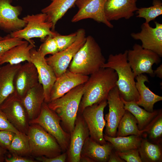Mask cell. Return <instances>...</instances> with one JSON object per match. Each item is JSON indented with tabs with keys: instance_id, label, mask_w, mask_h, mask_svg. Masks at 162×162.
Returning <instances> with one entry per match:
<instances>
[{
	"instance_id": "cell-1",
	"label": "cell",
	"mask_w": 162,
	"mask_h": 162,
	"mask_svg": "<svg viewBox=\"0 0 162 162\" xmlns=\"http://www.w3.org/2000/svg\"><path fill=\"white\" fill-rule=\"evenodd\" d=\"M89 77L79 106L81 114L86 107L107 100L110 91L116 86V72L110 68H101Z\"/></svg>"
},
{
	"instance_id": "cell-2",
	"label": "cell",
	"mask_w": 162,
	"mask_h": 162,
	"mask_svg": "<svg viewBox=\"0 0 162 162\" xmlns=\"http://www.w3.org/2000/svg\"><path fill=\"white\" fill-rule=\"evenodd\" d=\"M128 50L123 53L110 54L101 68H110L116 72V86L120 96L126 101H137L140 95L136 86L135 77L127 60Z\"/></svg>"
},
{
	"instance_id": "cell-3",
	"label": "cell",
	"mask_w": 162,
	"mask_h": 162,
	"mask_svg": "<svg viewBox=\"0 0 162 162\" xmlns=\"http://www.w3.org/2000/svg\"><path fill=\"white\" fill-rule=\"evenodd\" d=\"M105 62L99 45L92 36L89 35L75 55L68 69L74 73L88 76L99 70Z\"/></svg>"
},
{
	"instance_id": "cell-4",
	"label": "cell",
	"mask_w": 162,
	"mask_h": 162,
	"mask_svg": "<svg viewBox=\"0 0 162 162\" xmlns=\"http://www.w3.org/2000/svg\"><path fill=\"white\" fill-rule=\"evenodd\" d=\"M85 90L84 83L73 88L62 97L47 103L60 119L63 128L70 134L72 133L79 106Z\"/></svg>"
},
{
	"instance_id": "cell-5",
	"label": "cell",
	"mask_w": 162,
	"mask_h": 162,
	"mask_svg": "<svg viewBox=\"0 0 162 162\" xmlns=\"http://www.w3.org/2000/svg\"><path fill=\"white\" fill-rule=\"evenodd\" d=\"M27 135L32 157L52 158L62 152L55 138L38 124H30Z\"/></svg>"
},
{
	"instance_id": "cell-6",
	"label": "cell",
	"mask_w": 162,
	"mask_h": 162,
	"mask_svg": "<svg viewBox=\"0 0 162 162\" xmlns=\"http://www.w3.org/2000/svg\"><path fill=\"white\" fill-rule=\"evenodd\" d=\"M22 19L26 25L21 29L10 33L11 37L24 39L34 44V41L31 40L32 38H40L44 41L47 36L54 37L58 34L52 31L53 24L47 21L46 15L44 13L28 15Z\"/></svg>"
},
{
	"instance_id": "cell-7",
	"label": "cell",
	"mask_w": 162,
	"mask_h": 162,
	"mask_svg": "<svg viewBox=\"0 0 162 162\" xmlns=\"http://www.w3.org/2000/svg\"><path fill=\"white\" fill-rule=\"evenodd\" d=\"M60 122V119L56 113L44 102L39 115L35 119L30 121L29 123L37 124L42 127L55 138L62 152H64L68 148L70 135L63 129Z\"/></svg>"
},
{
	"instance_id": "cell-8",
	"label": "cell",
	"mask_w": 162,
	"mask_h": 162,
	"mask_svg": "<svg viewBox=\"0 0 162 162\" xmlns=\"http://www.w3.org/2000/svg\"><path fill=\"white\" fill-rule=\"evenodd\" d=\"M0 110L15 128L27 134L30 125L28 116L21 98L14 91L2 102Z\"/></svg>"
},
{
	"instance_id": "cell-9",
	"label": "cell",
	"mask_w": 162,
	"mask_h": 162,
	"mask_svg": "<svg viewBox=\"0 0 162 162\" xmlns=\"http://www.w3.org/2000/svg\"><path fill=\"white\" fill-rule=\"evenodd\" d=\"M160 57L156 53L143 48L136 44L134 45L132 50H128L127 60L135 77L144 73L154 77L152 67L154 64L160 62Z\"/></svg>"
},
{
	"instance_id": "cell-10",
	"label": "cell",
	"mask_w": 162,
	"mask_h": 162,
	"mask_svg": "<svg viewBox=\"0 0 162 162\" xmlns=\"http://www.w3.org/2000/svg\"><path fill=\"white\" fill-rule=\"evenodd\" d=\"M107 104V100L86 107L81 114L88 127L89 137L101 145L107 143L104 137L103 130L106 122L104 110Z\"/></svg>"
},
{
	"instance_id": "cell-11",
	"label": "cell",
	"mask_w": 162,
	"mask_h": 162,
	"mask_svg": "<svg viewBox=\"0 0 162 162\" xmlns=\"http://www.w3.org/2000/svg\"><path fill=\"white\" fill-rule=\"evenodd\" d=\"M76 32V40L71 46L46 58L47 63L54 71L57 78L67 70L75 55L86 42V37L85 30L80 28Z\"/></svg>"
},
{
	"instance_id": "cell-12",
	"label": "cell",
	"mask_w": 162,
	"mask_h": 162,
	"mask_svg": "<svg viewBox=\"0 0 162 162\" xmlns=\"http://www.w3.org/2000/svg\"><path fill=\"white\" fill-rule=\"evenodd\" d=\"M109 112L105 117V135L116 137L118 127L126 110L116 86L110 92L107 98Z\"/></svg>"
},
{
	"instance_id": "cell-13",
	"label": "cell",
	"mask_w": 162,
	"mask_h": 162,
	"mask_svg": "<svg viewBox=\"0 0 162 162\" xmlns=\"http://www.w3.org/2000/svg\"><path fill=\"white\" fill-rule=\"evenodd\" d=\"M106 1L77 0L75 4L78 10L71 21L74 23L91 19L98 23H102L110 28H113V25L107 19L104 12V7Z\"/></svg>"
},
{
	"instance_id": "cell-14",
	"label": "cell",
	"mask_w": 162,
	"mask_h": 162,
	"mask_svg": "<svg viewBox=\"0 0 162 162\" xmlns=\"http://www.w3.org/2000/svg\"><path fill=\"white\" fill-rule=\"evenodd\" d=\"M34 48L30 51L31 62L36 68L39 82L43 87L44 102L48 103L50 102L51 91L57 77L52 68L47 63L45 56Z\"/></svg>"
},
{
	"instance_id": "cell-15",
	"label": "cell",
	"mask_w": 162,
	"mask_h": 162,
	"mask_svg": "<svg viewBox=\"0 0 162 162\" xmlns=\"http://www.w3.org/2000/svg\"><path fill=\"white\" fill-rule=\"evenodd\" d=\"M155 28L149 23L145 22L141 26V31L138 33H132L131 37L142 42V48L151 50L162 56V24L154 22Z\"/></svg>"
},
{
	"instance_id": "cell-16",
	"label": "cell",
	"mask_w": 162,
	"mask_h": 162,
	"mask_svg": "<svg viewBox=\"0 0 162 162\" xmlns=\"http://www.w3.org/2000/svg\"><path fill=\"white\" fill-rule=\"evenodd\" d=\"M70 137L66 161L80 162L81 153L85 141L89 136V131L81 114H78Z\"/></svg>"
},
{
	"instance_id": "cell-17",
	"label": "cell",
	"mask_w": 162,
	"mask_h": 162,
	"mask_svg": "<svg viewBox=\"0 0 162 162\" xmlns=\"http://www.w3.org/2000/svg\"><path fill=\"white\" fill-rule=\"evenodd\" d=\"M12 0H0V29L10 33L22 29L26 23L19 16L22 8L19 5L14 6Z\"/></svg>"
},
{
	"instance_id": "cell-18",
	"label": "cell",
	"mask_w": 162,
	"mask_h": 162,
	"mask_svg": "<svg viewBox=\"0 0 162 162\" xmlns=\"http://www.w3.org/2000/svg\"><path fill=\"white\" fill-rule=\"evenodd\" d=\"M39 82L36 68L31 62L21 65L14 76V92L21 98L30 89Z\"/></svg>"
},
{
	"instance_id": "cell-19",
	"label": "cell",
	"mask_w": 162,
	"mask_h": 162,
	"mask_svg": "<svg viewBox=\"0 0 162 162\" xmlns=\"http://www.w3.org/2000/svg\"><path fill=\"white\" fill-rule=\"evenodd\" d=\"M89 77L73 73L68 69L57 78L51 91L49 102L62 97L75 87L85 83Z\"/></svg>"
},
{
	"instance_id": "cell-20",
	"label": "cell",
	"mask_w": 162,
	"mask_h": 162,
	"mask_svg": "<svg viewBox=\"0 0 162 162\" xmlns=\"http://www.w3.org/2000/svg\"><path fill=\"white\" fill-rule=\"evenodd\" d=\"M137 0H106L104 7L107 19L110 22L133 16L138 9Z\"/></svg>"
},
{
	"instance_id": "cell-21",
	"label": "cell",
	"mask_w": 162,
	"mask_h": 162,
	"mask_svg": "<svg viewBox=\"0 0 162 162\" xmlns=\"http://www.w3.org/2000/svg\"><path fill=\"white\" fill-rule=\"evenodd\" d=\"M113 149L112 145L109 142L101 145L89 136L82 148L80 162H107Z\"/></svg>"
},
{
	"instance_id": "cell-22",
	"label": "cell",
	"mask_w": 162,
	"mask_h": 162,
	"mask_svg": "<svg viewBox=\"0 0 162 162\" xmlns=\"http://www.w3.org/2000/svg\"><path fill=\"white\" fill-rule=\"evenodd\" d=\"M22 100L29 122L36 118L39 114L42 104L44 102L42 85L38 82L27 92Z\"/></svg>"
},
{
	"instance_id": "cell-23",
	"label": "cell",
	"mask_w": 162,
	"mask_h": 162,
	"mask_svg": "<svg viewBox=\"0 0 162 162\" xmlns=\"http://www.w3.org/2000/svg\"><path fill=\"white\" fill-rule=\"evenodd\" d=\"M136 86L140 95L139 100L136 102L139 106L149 112L154 110V106L156 103L162 100V97L153 92L145 84L149 82L148 77L142 74L135 77Z\"/></svg>"
},
{
	"instance_id": "cell-24",
	"label": "cell",
	"mask_w": 162,
	"mask_h": 162,
	"mask_svg": "<svg viewBox=\"0 0 162 162\" xmlns=\"http://www.w3.org/2000/svg\"><path fill=\"white\" fill-rule=\"evenodd\" d=\"M35 47L34 44L26 40L22 44L12 47L0 57V65L5 63L16 65L24 61L31 62L30 51Z\"/></svg>"
},
{
	"instance_id": "cell-25",
	"label": "cell",
	"mask_w": 162,
	"mask_h": 162,
	"mask_svg": "<svg viewBox=\"0 0 162 162\" xmlns=\"http://www.w3.org/2000/svg\"><path fill=\"white\" fill-rule=\"evenodd\" d=\"M21 65L8 64L0 67V106L14 92V76Z\"/></svg>"
},
{
	"instance_id": "cell-26",
	"label": "cell",
	"mask_w": 162,
	"mask_h": 162,
	"mask_svg": "<svg viewBox=\"0 0 162 162\" xmlns=\"http://www.w3.org/2000/svg\"><path fill=\"white\" fill-rule=\"evenodd\" d=\"M77 0H51L50 4L43 8L41 12L46 14L47 21L53 24L52 31L54 32L58 21L68 10L73 7Z\"/></svg>"
},
{
	"instance_id": "cell-27",
	"label": "cell",
	"mask_w": 162,
	"mask_h": 162,
	"mask_svg": "<svg viewBox=\"0 0 162 162\" xmlns=\"http://www.w3.org/2000/svg\"><path fill=\"white\" fill-rule=\"evenodd\" d=\"M121 98L125 110L130 112L136 119L138 127L140 130H144L159 112L158 110H154L152 112L147 111L140 107L136 102L126 101L121 97Z\"/></svg>"
},
{
	"instance_id": "cell-28",
	"label": "cell",
	"mask_w": 162,
	"mask_h": 162,
	"mask_svg": "<svg viewBox=\"0 0 162 162\" xmlns=\"http://www.w3.org/2000/svg\"><path fill=\"white\" fill-rule=\"evenodd\" d=\"M104 137L112 145L116 151L120 152L138 149L142 140L140 136L135 135L112 137L104 134Z\"/></svg>"
},
{
	"instance_id": "cell-29",
	"label": "cell",
	"mask_w": 162,
	"mask_h": 162,
	"mask_svg": "<svg viewBox=\"0 0 162 162\" xmlns=\"http://www.w3.org/2000/svg\"><path fill=\"white\" fill-rule=\"evenodd\" d=\"M138 122L134 116L129 111L126 110L119 124L116 136H125L129 135L141 136L144 130H140Z\"/></svg>"
},
{
	"instance_id": "cell-30",
	"label": "cell",
	"mask_w": 162,
	"mask_h": 162,
	"mask_svg": "<svg viewBox=\"0 0 162 162\" xmlns=\"http://www.w3.org/2000/svg\"><path fill=\"white\" fill-rule=\"evenodd\" d=\"M142 162H158L162 160L161 147L158 144L142 139L138 149Z\"/></svg>"
},
{
	"instance_id": "cell-31",
	"label": "cell",
	"mask_w": 162,
	"mask_h": 162,
	"mask_svg": "<svg viewBox=\"0 0 162 162\" xmlns=\"http://www.w3.org/2000/svg\"><path fill=\"white\" fill-rule=\"evenodd\" d=\"M8 151L11 154L25 157L30 156L27 135L22 133L15 134Z\"/></svg>"
},
{
	"instance_id": "cell-32",
	"label": "cell",
	"mask_w": 162,
	"mask_h": 162,
	"mask_svg": "<svg viewBox=\"0 0 162 162\" xmlns=\"http://www.w3.org/2000/svg\"><path fill=\"white\" fill-rule=\"evenodd\" d=\"M153 6L148 8H141L136 11L137 17L145 19V22L149 23L162 14V3L160 0H153Z\"/></svg>"
},
{
	"instance_id": "cell-33",
	"label": "cell",
	"mask_w": 162,
	"mask_h": 162,
	"mask_svg": "<svg viewBox=\"0 0 162 162\" xmlns=\"http://www.w3.org/2000/svg\"><path fill=\"white\" fill-rule=\"evenodd\" d=\"M148 133L149 137L153 141H158L162 135V113L160 110L158 114L144 129Z\"/></svg>"
},
{
	"instance_id": "cell-34",
	"label": "cell",
	"mask_w": 162,
	"mask_h": 162,
	"mask_svg": "<svg viewBox=\"0 0 162 162\" xmlns=\"http://www.w3.org/2000/svg\"><path fill=\"white\" fill-rule=\"evenodd\" d=\"M43 42L38 50L44 56L49 54L53 55L58 52L54 37L47 36Z\"/></svg>"
},
{
	"instance_id": "cell-35",
	"label": "cell",
	"mask_w": 162,
	"mask_h": 162,
	"mask_svg": "<svg viewBox=\"0 0 162 162\" xmlns=\"http://www.w3.org/2000/svg\"><path fill=\"white\" fill-rule=\"evenodd\" d=\"M26 41L20 38L12 37L10 34L4 37L0 40V57L12 47L22 44Z\"/></svg>"
},
{
	"instance_id": "cell-36",
	"label": "cell",
	"mask_w": 162,
	"mask_h": 162,
	"mask_svg": "<svg viewBox=\"0 0 162 162\" xmlns=\"http://www.w3.org/2000/svg\"><path fill=\"white\" fill-rule=\"evenodd\" d=\"M76 37V32L66 35L58 33L54 37L57 44L58 51L63 50L71 46L75 41Z\"/></svg>"
},
{
	"instance_id": "cell-37",
	"label": "cell",
	"mask_w": 162,
	"mask_h": 162,
	"mask_svg": "<svg viewBox=\"0 0 162 162\" xmlns=\"http://www.w3.org/2000/svg\"><path fill=\"white\" fill-rule=\"evenodd\" d=\"M116 152L119 157L125 161L142 162L138 149H131L122 152Z\"/></svg>"
},
{
	"instance_id": "cell-38",
	"label": "cell",
	"mask_w": 162,
	"mask_h": 162,
	"mask_svg": "<svg viewBox=\"0 0 162 162\" xmlns=\"http://www.w3.org/2000/svg\"><path fill=\"white\" fill-rule=\"evenodd\" d=\"M15 134L9 130H0V147L8 151Z\"/></svg>"
},
{
	"instance_id": "cell-39",
	"label": "cell",
	"mask_w": 162,
	"mask_h": 162,
	"mask_svg": "<svg viewBox=\"0 0 162 162\" xmlns=\"http://www.w3.org/2000/svg\"><path fill=\"white\" fill-rule=\"evenodd\" d=\"M4 130L12 131L17 134L21 133L12 126L4 114L0 110V130Z\"/></svg>"
},
{
	"instance_id": "cell-40",
	"label": "cell",
	"mask_w": 162,
	"mask_h": 162,
	"mask_svg": "<svg viewBox=\"0 0 162 162\" xmlns=\"http://www.w3.org/2000/svg\"><path fill=\"white\" fill-rule=\"evenodd\" d=\"M67 154L66 152H64L57 156L52 158H48L42 156L36 157L34 158L37 161L42 162H65L67 159Z\"/></svg>"
},
{
	"instance_id": "cell-41",
	"label": "cell",
	"mask_w": 162,
	"mask_h": 162,
	"mask_svg": "<svg viewBox=\"0 0 162 162\" xmlns=\"http://www.w3.org/2000/svg\"><path fill=\"white\" fill-rule=\"evenodd\" d=\"M6 162H35L34 159L25 156L12 154L11 157H5V160Z\"/></svg>"
},
{
	"instance_id": "cell-42",
	"label": "cell",
	"mask_w": 162,
	"mask_h": 162,
	"mask_svg": "<svg viewBox=\"0 0 162 162\" xmlns=\"http://www.w3.org/2000/svg\"><path fill=\"white\" fill-rule=\"evenodd\" d=\"M113 150L110 154L108 162H125L124 160L121 158L116 153V151L113 152Z\"/></svg>"
},
{
	"instance_id": "cell-43",
	"label": "cell",
	"mask_w": 162,
	"mask_h": 162,
	"mask_svg": "<svg viewBox=\"0 0 162 162\" xmlns=\"http://www.w3.org/2000/svg\"><path fill=\"white\" fill-rule=\"evenodd\" d=\"M154 73L155 75L160 78L162 79V64H161L155 70H154Z\"/></svg>"
},
{
	"instance_id": "cell-44",
	"label": "cell",
	"mask_w": 162,
	"mask_h": 162,
	"mask_svg": "<svg viewBox=\"0 0 162 162\" xmlns=\"http://www.w3.org/2000/svg\"><path fill=\"white\" fill-rule=\"evenodd\" d=\"M7 150L0 147V156L4 155L6 153Z\"/></svg>"
},
{
	"instance_id": "cell-45",
	"label": "cell",
	"mask_w": 162,
	"mask_h": 162,
	"mask_svg": "<svg viewBox=\"0 0 162 162\" xmlns=\"http://www.w3.org/2000/svg\"><path fill=\"white\" fill-rule=\"evenodd\" d=\"M4 155L0 156V162H3L5 160Z\"/></svg>"
},
{
	"instance_id": "cell-46",
	"label": "cell",
	"mask_w": 162,
	"mask_h": 162,
	"mask_svg": "<svg viewBox=\"0 0 162 162\" xmlns=\"http://www.w3.org/2000/svg\"><path fill=\"white\" fill-rule=\"evenodd\" d=\"M3 38V37H1L0 36V40H1Z\"/></svg>"
}]
</instances>
